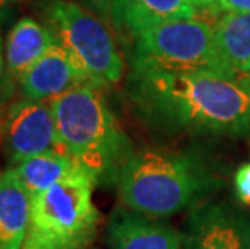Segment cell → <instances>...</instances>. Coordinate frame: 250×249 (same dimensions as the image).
<instances>
[{
	"label": "cell",
	"mask_w": 250,
	"mask_h": 249,
	"mask_svg": "<svg viewBox=\"0 0 250 249\" xmlns=\"http://www.w3.org/2000/svg\"><path fill=\"white\" fill-rule=\"evenodd\" d=\"M127 92L137 115L162 133H250V83L246 76L131 68Z\"/></svg>",
	"instance_id": "6da1fadb"
},
{
	"label": "cell",
	"mask_w": 250,
	"mask_h": 249,
	"mask_svg": "<svg viewBox=\"0 0 250 249\" xmlns=\"http://www.w3.org/2000/svg\"><path fill=\"white\" fill-rule=\"evenodd\" d=\"M116 186L129 210L169 217L202 204L221 186V180L197 154L144 149L126 160Z\"/></svg>",
	"instance_id": "7a4b0ae2"
},
{
	"label": "cell",
	"mask_w": 250,
	"mask_h": 249,
	"mask_svg": "<svg viewBox=\"0 0 250 249\" xmlns=\"http://www.w3.org/2000/svg\"><path fill=\"white\" fill-rule=\"evenodd\" d=\"M49 104L60 151L76 160L95 183L116 184L121 168L134 151L102 88L84 83Z\"/></svg>",
	"instance_id": "3957f363"
},
{
	"label": "cell",
	"mask_w": 250,
	"mask_h": 249,
	"mask_svg": "<svg viewBox=\"0 0 250 249\" xmlns=\"http://www.w3.org/2000/svg\"><path fill=\"white\" fill-rule=\"evenodd\" d=\"M37 12L87 83L104 89L121 81L123 55L107 21L73 0H37Z\"/></svg>",
	"instance_id": "277c9868"
},
{
	"label": "cell",
	"mask_w": 250,
	"mask_h": 249,
	"mask_svg": "<svg viewBox=\"0 0 250 249\" xmlns=\"http://www.w3.org/2000/svg\"><path fill=\"white\" fill-rule=\"evenodd\" d=\"M95 184L87 172H81L31 199L23 249H86L100 217L92 201Z\"/></svg>",
	"instance_id": "5b68a950"
},
{
	"label": "cell",
	"mask_w": 250,
	"mask_h": 249,
	"mask_svg": "<svg viewBox=\"0 0 250 249\" xmlns=\"http://www.w3.org/2000/svg\"><path fill=\"white\" fill-rule=\"evenodd\" d=\"M131 68L202 70L239 78L218 50L213 26L205 20H181L153 26L131 41Z\"/></svg>",
	"instance_id": "8992f818"
},
{
	"label": "cell",
	"mask_w": 250,
	"mask_h": 249,
	"mask_svg": "<svg viewBox=\"0 0 250 249\" xmlns=\"http://www.w3.org/2000/svg\"><path fill=\"white\" fill-rule=\"evenodd\" d=\"M0 139L12 167L41 154L60 151L50 104L26 97L13 102L0 126Z\"/></svg>",
	"instance_id": "52a82bcc"
},
{
	"label": "cell",
	"mask_w": 250,
	"mask_h": 249,
	"mask_svg": "<svg viewBox=\"0 0 250 249\" xmlns=\"http://www.w3.org/2000/svg\"><path fill=\"white\" fill-rule=\"evenodd\" d=\"M181 249H250V220L231 205L202 203L190 212Z\"/></svg>",
	"instance_id": "ba28073f"
},
{
	"label": "cell",
	"mask_w": 250,
	"mask_h": 249,
	"mask_svg": "<svg viewBox=\"0 0 250 249\" xmlns=\"http://www.w3.org/2000/svg\"><path fill=\"white\" fill-rule=\"evenodd\" d=\"M18 83L26 99L50 102L71 89L87 83V79L73 62L70 54L55 42L21 76Z\"/></svg>",
	"instance_id": "9c48e42d"
},
{
	"label": "cell",
	"mask_w": 250,
	"mask_h": 249,
	"mask_svg": "<svg viewBox=\"0 0 250 249\" xmlns=\"http://www.w3.org/2000/svg\"><path fill=\"white\" fill-rule=\"evenodd\" d=\"M199 18L189 0H115L110 24L125 41L168 21Z\"/></svg>",
	"instance_id": "30bf717a"
},
{
	"label": "cell",
	"mask_w": 250,
	"mask_h": 249,
	"mask_svg": "<svg viewBox=\"0 0 250 249\" xmlns=\"http://www.w3.org/2000/svg\"><path fill=\"white\" fill-rule=\"evenodd\" d=\"M110 249H181V233L148 215L115 207L108 220Z\"/></svg>",
	"instance_id": "8fae6325"
},
{
	"label": "cell",
	"mask_w": 250,
	"mask_h": 249,
	"mask_svg": "<svg viewBox=\"0 0 250 249\" xmlns=\"http://www.w3.org/2000/svg\"><path fill=\"white\" fill-rule=\"evenodd\" d=\"M54 44L55 38L45 24L31 17L20 18L5 41L7 76L20 81L21 76Z\"/></svg>",
	"instance_id": "7c38bea8"
},
{
	"label": "cell",
	"mask_w": 250,
	"mask_h": 249,
	"mask_svg": "<svg viewBox=\"0 0 250 249\" xmlns=\"http://www.w3.org/2000/svg\"><path fill=\"white\" fill-rule=\"evenodd\" d=\"M31 220V198L13 168L0 173V249H23Z\"/></svg>",
	"instance_id": "4fadbf2b"
},
{
	"label": "cell",
	"mask_w": 250,
	"mask_h": 249,
	"mask_svg": "<svg viewBox=\"0 0 250 249\" xmlns=\"http://www.w3.org/2000/svg\"><path fill=\"white\" fill-rule=\"evenodd\" d=\"M10 168H13V172L17 173L31 199L68 178L86 172L76 160L60 151L41 154Z\"/></svg>",
	"instance_id": "5bb4252c"
},
{
	"label": "cell",
	"mask_w": 250,
	"mask_h": 249,
	"mask_svg": "<svg viewBox=\"0 0 250 249\" xmlns=\"http://www.w3.org/2000/svg\"><path fill=\"white\" fill-rule=\"evenodd\" d=\"M213 33L221 58L237 76L250 73V13L226 12L216 18Z\"/></svg>",
	"instance_id": "9a60e30c"
},
{
	"label": "cell",
	"mask_w": 250,
	"mask_h": 249,
	"mask_svg": "<svg viewBox=\"0 0 250 249\" xmlns=\"http://www.w3.org/2000/svg\"><path fill=\"white\" fill-rule=\"evenodd\" d=\"M234 191L242 204L250 205V163L242 165L234 177Z\"/></svg>",
	"instance_id": "2e32d148"
},
{
	"label": "cell",
	"mask_w": 250,
	"mask_h": 249,
	"mask_svg": "<svg viewBox=\"0 0 250 249\" xmlns=\"http://www.w3.org/2000/svg\"><path fill=\"white\" fill-rule=\"evenodd\" d=\"M73 2L79 3L89 12L97 15L99 18L110 23L111 20V10H113V2L115 0H73Z\"/></svg>",
	"instance_id": "e0dca14e"
},
{
	"label": "cell",
	"mask_w": 250,
	"mask_h": 249,
	"mask_svg": "<svg viewBox=\"0 0 250 249\" xmlns=\"http://www.w3.org/2000/svg\"><path fill=\"white\" fill-rule=\"evenodd\" d=\"M189 2L194 5V8L197 12H202L204 15H215V17H220V15H223V12H225V8H223V5H221V0H189Z\"/></svg>",
	"instance_id": "ac0fdd59"
},
{
	"label": "cell",
	"mask_w": 250,
	"mask_h": 249,
	"mask_svg": "<svg viewBox=\"0 0 250 249\" xmlns=\"http://www.w3.org/2000/svg\"><path fill=\"white\" fill-rule=\"evenodd\" d=\"M225 12H249L250 13V0H221Z\"/></svg>",
	"instance_id": "d6986e66"
},
{
	"label": "cell",
	"mask_w": 250,
	"mask_h": 249,
	"mask_svg": "<svg viewBox=\"0 0 250 249\" xmlns=\"http://www.w3.org/2000/svg\"><path fill=\"white\" fill-rule=\"evenodd\" d=\"M7 67H5V49H3V41L2 34H0V89L7 84Z\"/></svg>",
	"instance_id": "ffe728a7"
},
{
	"label": "cell",
	"mask_w": 250,
	"mask_h": 249,
	"mask_svg": "<svg viewBox=\"0 0 250 249\" xmlns=\"http://www.w3.org/2000/svg\"><path fill=\"white\" fill-rule=\"evenodd\" d=\"M15 0H0V24L8 20L12 13V5Z\"/></svg>",
	"instance_id": "44dd1931"
},
{
	"label": "cell",
	"mask_w": 250,
	"mask_h": 249,
	"mask_svg": "<svg viewBox=\"0 0 250 249\" xmlns=\"http://www.w3.org/2000/svg\"><path fill=\"white\" fill-rule=\"evenodd\" d=\"M246 78H247V81L250 83V73H249V75H246Z\"/></svg>",
	"instance_id": "7402d4cb"
},
{
	"label": "cell",
	"mask_w": 250,
	"mask_h": 249,
	"mask_svg": "<svg viewBox=\"0 0 250 249\" xmlns=\"http://www.w3.org/2000/svg\"><path fill=\"white\" fill-rule=\"evenodd\" d=\"M15 2H20V0H15Z\"/></svg>",
	"instance_id": "603a6c76"
}]
</instances>
